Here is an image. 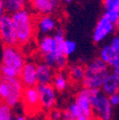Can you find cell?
<instances>
[{
    "instance_id": "cell-15",
    "label": "cell",
    "mask_w": 119,
    "mask_h": 120,
    "mask_svg": "<svg viewBox=\"0 0 119 120\" xmlns=\"http://www.w3.org/2000/svg\"><path fill=\"white\" fill-rule=\"evenodd\" d=\"M105 12L104 15L107 16L115 26L119 29V0H102Z\"/></svg>"
},
{
    "instance_id": "cell-10",
    "label": "cell",
    "mask_w": 119,
    "mask_h": 120,
    "mask_svg": "<svg viewBox=\"0 0 119 120\" xmlns=\"http://www.w3.org/2000/svg\"><path fill=\"white\" fill-rule=\"evenodd\" d=\"M61 0H30L33 11L39 14H52L60 7Z\"/></svg>"
},
{
    "instance_id": "cell-17",
    "label": "cell",
    "mask_w": 119,
    "mask_h": 120,
    "mask_svg": "<svg viewBox=\"0 0 119 120\" xmlns=\"http://www.w3.org/2000/svg\"><path fill=\"white\" fill-rule=\"evenodd\" d=\"M101 91L108 96H111L116 93H119V80L112 73L110 72L109 75L105 78V80L103 82Z\"/></svg>"
},
{
    "instance_id": "cell-23",
    "label": "cell",
    "mask_w": 119,
    "mask_h": 120,
    "mask_svg": "<svg viewBox=\"0 0 119 120\" xmlns=\"http://www.w3.org/2000/svg\"><path fill=\"white\" fill-rule=\"evenodd\" d=\"M77 49V45L73 40L71 39H66L64 42V46H63V52L66 56H70L75 52Z\"/></svg>"
},
{
    "instance_id": "cell-25",
    "label": "cell",
    "mask_w": 119,
    "mask_h": 120,
    "mask_svg": "<svg viewBox=\"0 0 119 120\" xmlns=\"http://www.w3.org/2000/svg\"><path fill=\"white\" fill-rule=\"evenodd\" d=\"M109 44L111 45V47L119 54V31L114 34V36L112 38V40Z\"/></svg>"
},
{
    "instance_id": "cell-12",
    "label": "cell",
    "mask_w": 119,
    "mask_h": 120,
    "mask_svg": "<svg viewBox=\"0 0 119 120\" xmlns=\"http://www.w3.org/2000/svg\"><path fill=\"white\" fill-rule=\"evenodd\" d=\"M74 102L78 105V107L81 111V115L89 118L93 116L91 100H90V90L89 89L83 88L82 90H80L75 96Z\"/></svg>"
},
{
    "instance_id": "cell-27",
    "label": "cell",
    "mask_w": 119,
    "mask_h": 120,
    "mask_svg": "<svg viewBox=\"0 0 119 120\" xmlns=\"http://www.w3.org/2000/svg\"><path fill=\"white\" fill-rule=\"evenodd\" d=\"M111 67H112V73L119 80V55Z\"/></svg>"
},
{
    "instance_id": "cell-9",
    "label": "cell",
    "mask_w": 119,
    "mask_h": 120,
    "mask_svg": "<svg viewBox=\"0 0 119 120\" xmlns=\"http://www.w3.org/2000/svg\"><path fill=\"white\" fill-rule=\"evenodd\" d=\"M37 91L42 109L52 110L56 103V91L52 84L37 85Z\"/></svg>"
},
{
    "instance_id": "cell-11",
    "label": "cell",
    "mask_w": 119,
    "mask_h": 120,
    "mask_svg": "<svg viewBox=\"0 0 119 120\" xmlns=\"http://www.w3.org/2000/svg\"><path fill=\"white\" fill-rule=\"evenodd\" d=\"M36 32L42 35H49L57 29V20L52 14L39 15L35 20Z\"/></svg>"
},
{
    "instance_id": "cell-16",
    "label": "cell",
    "mask_w": 119,
    "mask_h": 120,
    "mask_svg": "<svg viewBox=\"0 0 119 120\" xmlns=\"http://www.w3.org/2000/svg\"><path fill=\"white\" fill-rule=\"evenodd\" d=\"M36 71H37V85H47L51 84L53 79V71L49 65L45 62L36 64Z\"/></svg>"
},
{
    "instance_id": "cell-34",
    "label": "cell",
    "mask_w": 119,
    "mask_h": 120,
    "mask_svg": "<svg viewBox=\"0 0 119 120\" xmlns=\"http://www.w3.org/2000/svg\"><path fill=\"white\" fill-rule=\"evenodd\" d=\"M1 79H2V76H1V74H0V82H1Z\"/></svg>"
},
{
    "instance_id": "cell-13",
    "label": "cell",
    "mask_w": 119,
    "mask_h": 120,
    "mask_svg": "<svg viewBox=\"0 0 119 120\" xmlns=\"http://www.w3.org/2000/svg\"><path fill=\"white\" fill-rule=\"evenodd\" d=\"M19 79L24 85V87H36L38 84L36 64L33 62L26 63L20 72Z\"/></svg>"
},
{
    "instance_id": "cell-29",
    "label": "cell",
    "mask_w": 119,
    "mask_h": 120,
    "mask_svg": "<svg viewBox=\"0 0 119 120\" xmlns=\"http://www.w3.org/2000/svg\"><path fill=\"white\" fill-rule=\"evenodd\" d=\"M6 7H5V0H0V21L6 15Z\"/></svg>"
},
{
    "instance_id": "cell-26",
    "label": "cell",
    "mask_w": 119,
    "mask_h": 120,
    "mask_svg": "<svg viewBox=\"0 0 119 120\" xmlns=\"http://www.w3.org/2000/svg\"><path fill=\"white\" fill-rule=\"evenodd\" d=\"M51 120H62V112L57 109H52L50 112Z\"/></svg>"
},
{
    "instance_id": "cell-21",
    "label": "cell",
    "mask_w": 119,
    "mask_h": 120,
    "mask_svg": "<svg viewBox=\"0 0 119 120\" xmlns=\"http://www.w3.org/2000/svg\"><path fill=\"white\" fill-rule=\"evenodd\" d=\"M85 75V67L83 65L80 64H76V65H72L70 69V76L72 79V81L74 82H81L84 78Z\"/></svg>"
},
{
    "instance_id": "cell-24",
    "label": "cell",
    "mask_w": 119,
    "mask_h": 120,
    "mask_svg": "<svg viewBox=\"0 0 119 120\" xmlns=\"http://www.w3.org/2000/svg\"><path fill=\"white\" fill-rule=\"evenodd\" d=\"M68 56L66 55H62V56H59L55 62V66H54V69L58 70V71H62L64 70L67 65H68V59H67Z\"/></svg>"
},
{
    "instance_id": "cell-8",
    "label": "cell",
    "mask_w": 119,
    "mask_h": 120,
    "mask_svg": "<svg viewBox=\"0 0 119 120\" xmlns=\"http://www.w3.org/2000/svg\"><path fill=\"white\" fill-rule=\"evenodd\" d=\"M115 26L114 24L103 14L97 21L93 32V40L95 43H101L108 38L111 34L115 32Z\"/></svg>"
},
{
    "instance_id": "cell-7",
    "label": "cell",
    "mask_w": 119,
    "mask_h": 120,
    "mask_svg": "<svg viewBox=\"0 0 119 120\" xmlns=\"http://www.w3.org/2000/svg\"><path fill=\"white\" fill-rule=\"evenodd\" d=\"M0 41L4 46H17L18 41L11 15L6 14L0 21Z\"/></svg>"
},
{
    "instance_id": "cell-33",
    "label": "cell",
    "mask_w": 119,
    "mask_h": 120,
    "mask_svg": "<svg viewBox=\"0 0 119 120\" xmlns=\"http://www.w3.org/2000/svg\"><path fill=\"white\" fill-rule=\"evenodd\" d=\"M90 120H98V119H97L96 117H93H93H91V118H90Z\"/></svg>"
},
{
    "instance_id": "cell-4",
    "label": "cell",
    "mask_w": 119,
    "mask_h": 120,
    "mask_svg": "<svg viewBox=\"0 0 119 120\" xmlns=\"http://www.w3.org/2000/svg\"><path fill=\"white\" fill-rule=\"evenodd\" d=\"M24 85L19 77L3 78L0 82V100L9 107H15L21 102Z\"/></svg>"
},
{
    "instance_id": "cell-5",
    "label": "cell",
    "mask_w": 119,
    "mask_h": 120,
    "mask_svg": "<svg viewBox=\"0 0 119 120\" xmlns=\"http://www.w3.org/2000/svg\"><path fill=\"white\" fill-rule=\"evenodd\" d=\"M90 100L93 114L98 120H112L113 107L110 102V98L101 89L90 90Z\"/></svg>"
},
{
    "instance_id": "cell-3",
    "label": "cell",
    "mask_w": 119,
    "mask_h": 120,
    "mask_svg": "<svg viewBox=\"0 0 119 120\" xmlns=\"http://www.w3.org/2000/svg\"><path fill=\"white\" fill-rule=\"evenodd\" d=\"M109 73V66L99 57L94 58L85 67V75L82 80L83 87L89 90L101 89Z\"/></svg>"
},
{
    "instance_id": "cell-31",
    "label": "cell",
    "mask_w": 119,
    "mask_h": 120,
    "mask_svg": "<svg viewBox=\"0 0 119 120\" xmlns=\"http://www.w3.org/2000/svg\"><path fill=\"white\" fill-rule=\"evenodd\" d=\"M76 120H90V118H89V117H86V116H83V115H81V116L77 117V118H76Z\"/></svg>"
},
{
    "instance_id": "cell-22",
    "label": "cell",
    "mask_w": 119,
    "mask_h": 120,
    "mask_svg": "<svg viewBox=\"0 0 119 120\" xmlns=\"http://www.w3.org/2000/svg\"><path fill=\"white\" fill-rule=\"evenodd\" d=\"M0 120H14L11 108L3 102H0Z\"/></svg>"
},
{
    "instance_id": "cell-1",
    "label": "cell",
    "mask_w": 119,
    "mask_h": 120,
    "mask_svg": "<svg viewBox=\"0 0 119 120\" xmlns=\"http://www.w3.org/2000/svg\"><path fill=\"white\" fill-rule=\"evenodd\" d=\"M25 64V56L17 46H4L0 65V74L3 78L19 77Z\"/></svg>"
},
{
    "instance_id": "cell-32",
    "label": "cell",
    "mask_w": 119,
    "mask_h": 120,
    "mask_svg": "<svg viewBox=\"0 0 119 120\" xmlns=\"http://www.w3.org/2000/svg\"><path fill=\"white\" fill-rule=\"evenodd\" d=\"M62 1L64 2V3H66V4H70V3H71L73 0H62Z\"/></svg>"
},
{
    "instance_id": "cell-20",
    "label": "cell",
    "mask_w": 119,
    "mask_h": 120,
    "mask_svg": "<svg viewBox=\"0 0 119 120\" xmlns=\"http://www.w3.org/2000/svg\"><path fill=\"white\" fill-rule=\"evenodd\" d=\"M52 86L57 92H64L68 87V78L63 72H58L53 76Z\"/></svg>"
},
{
    "instance_id": "cell-6",
    "label": "cell",
    "mask_w": 119,
    "mask_h": 120,
    "mask_svg": "<svg viewBox=\"0 0 119 120\" xmlns=\"http://www.w3.org/2000/svg\"><path fill=\"white\" fill-rule=\"evenodd\" d=\"M21 102L28 115H34L42 109L36 87H26L24 89Z\"/></svg>"
},
{
    "instance_id": "cell-19",
    "label": "cell",
    "mask_w": 119,
    "mask_h": 120,
    "mask_svg": "<svg viewBox=\"0 0 119 120\" xmlns=\"http://www.w3.org/2000/svg\"><path fill=\"white\" fill-rule=\"evenodd\" d=\"M30 0H5L6 11L8 13L13 14L23 9H26Z\"/></svg>"
},
{
    "instance_id": "cell-14",
    "label": "cell",
    "mask_w": 119,
    "mask_h": 120,
    "mask_svg": "<svg viewBox=\"0 0 119 120\" xmlns=\"http://www.w3.org/2000/svg\"><path fill=\"white\" fill-rule=\"evenodd\" d=\"M38 51L42 57L45 56H54L58 58V54L56 52V43L53 35H43L38 41ZM62 56V55H61Z\"/></svg>"
},
{
    "instance_id": "cell-2",
    "label": "cell",
    "mask_w": 119,
    "mask_h": 120,
    "mask_svg": "<svg viewBox=\"0 0 119 120\" xmlns=\"http://www.w3.org/2000/svg\"><path fill=\"white\" fill-rule=\"evenodd\" d=\"M11 19L15 29L18 45L26 46L35 35V19L33 13L27 9H23L11 14Z\"/></svg>"
},
{
    "instance_id": "cell-18",
    "label": "cell",
    "mask_w": 119,
    "mask_h": 120,
    "mask_svg": "<svg viewBox=\"0 0 119 120\" xmlns=\"http://www.w3.org/2000/svg\"><path fill=\"white\" fill-rule=\"evenodd\" d=\"M118 53L111 47L110 44H106L99 51V58L105 62L108 66H112L115 59L118 57Z\"/></svg>"
},
{
    "instance_id": "cell-30",
    "label": "cell",
    "mask_w": 119,
    "mask_h": 120,
    "mask_svg": "<svg viewBox=\"0 0 119 120\" xmlns=\"http://www.w3.org/2000/svg\"><path fill=\"white\" fill-rule=\"evenodd\" d=\"M14 120H28V118L25 116V115H17Z\"/></svg>"
},
{
    "instance_id": "cell-28",
    "label": "cell",
    "mask_w": 119,
    "mask_h": 120,
    "mask_svg": "<svg viewBox=\"0 0 119 120\" xmlns=\"http://www.w3.org/2000/svg\"><path fill=\"white\" fill-rule=\"evenodd\" d=\"M109 98H110V102L112 107L119 106V93H116V94L109 96Z\"/></svg>"
}]
</instances>
